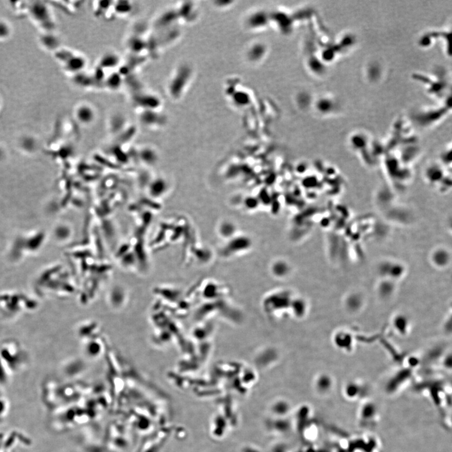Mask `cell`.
Segmentation results:
<instances>
[{
    "instance_id": "cell-2",
    "label": "cell",
    "mask_w": 452,
    "mask_h": 452,
    "mask_svg": "<svg viewBox=\"0 0 452 452\" xmlns=\"http://www.w3.org/2000/svg\"><path fill=\"white\" fill-rule=\"evenodd\" d=\"M344 305L348 311L356 313L360 311L364 307V298L361 293L358 292L352 293L346 297Z\"/></svg>"
},
{
    "instance_id": "cell-6",
    "label": "cell",
    "mask_w": 452,
    "mask_h": 452,
    "mask_svg": "<svg viewBox=\"0 0 452 452\" xmlns=\"http://www.w3.org/2000/svg\"><path fill=\"white\" fill-rule=\"evenodd\" d=\"M446 254L443 255V252L435 253L434 255L433 261L434 264L439 267H445L448 263V257Z\"/></svg>"
},
{
    "instance_id": "cell-3",
    "label": "cell",
    "mask_w": 452,
    "mask_h": 452,
    "mask_svg": "<svg viewBox=\"0 0 452 452\" xmlns=\"http://www.w3.org/2000/svg\"><path fill=\"white\" fill-rule=\"evenodd\" d=\"M392 325L396 332L401 336H406L411 330L412 322L407 315L399 314L393 319Z\"/></svg>"
},
{
    "instance_id": "cell-4",
    "label": "cell",
    "mask_w": 452,
    "mask_h": 452,
    "mask_svg": "<svg viewBox=\"0 0 452 452\" xmlns=\"http://www.w3.org/2000/svg\"><path fill=\"white\" fill-rule=\"evenodd\" d=\"M397 283L386 279H381L377 287L378 295L384 300L392 297L397 291Z\"/></svg>"
},
{
    "instance_id": "cell-5",
    "label": "cell",
    "mask_w": 452,
    "mask_h": 452,
    "mask_svg": "<svg viewBox=\"0 0 452 452\" xmlns=\"http://www.w3.org/2000/svg\"><path fill=\"white\" fill-rule=\"evenodd\" d=\"M335 343L339 349L350 351L353 347L354 339L349 332L343 331L336 334Z\"/></svg>"
},
{
    "instance_id": "cell-1",
    "label": "cell",
    "mask_w": 452,
    "mask_h": 452,
    "mask_svg": "<svg viewBox=\"0 0 452 452\" xmlns=\"http://www.w3.org/2000/svg\"><path fill=\"white\" fill-rule=\"evenodd\" d=\"M379 272L382 279H386L397 283L401 280L405 274L403 265L396 262H387L381 264Z\"/></svg>"
}]
</instances>
